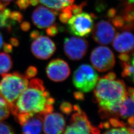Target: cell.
I'll return each instance as SVG.
<instances>
[{"label": "cell", "mask_w": 134, "mask_h": 134, "mask_svg": "<svg viewBox=\"0 0 134 134\" xmlns=\"http://www.w3.org/2000/svg\"><path fill=\"white\" fill-rule=\"evenodd\" d=\"M55 100L45 88L43 82L35 78L19 96L12 112L15 117L19 114L44 116L53 111Z\"/></svg>", "instance_id": "obj_1"}, {"label": "cell", "mask_w": 134, "mask_h": 134, "mask_svg": "<svg viewBox=\"0 0 134 134\" xmlns=\"http://www.w3.org/2000/svg\"><path fill=\"white\" fill-rule=\"evenodd\" d=\"M128 94L123 81L116 80L115 73L111 72L99 78L94 88V96L102 116L116 117L120 106Z\"/></svg>", "instance_id": "obj_2"}, {"label": "cell", "mask_w": 134, "mask_h": 134, "mask_svg": "<svg viewBox=\"0 0 134 134\" xmlns=\"http://www.w3.org/2000/svg\"><path fill=\"white\" fill-rule=\"evenodd\" d=\"M0 81V96L8 103L10 111L14 109L15 103L19 96L28 87L29 82L24 75L19 72L2 75Z\"/></svg>", "instance_id": "obj_3"}, {"label": "cell", "mask_w": 134, "mask_h": 134, "mask_svg": "<svg viewBox=\"0 0 134 134\" xmlns=\"http://www.w3.org/2000/svg\"><path fill=\"white\" fill-rule=\"evenodd\" d=\"M98 74L90 65L82 64L77 68L72 76V82L75 87L82 93L94 89L98 81Z\"/></svg>", "instance_id": "obj_4"}, {"label": "cell", "mask_w": 134, "mask_h": 134, "mask_svg": "<svg viewBox=\"0 0 134 134\" xmlns=\"http://www.w3.org/2000/svg\"><path fill=\"white\" fill-rule=\"evenodd\" d=\"M74 110L70 124L65 128L63 134H99V130L91 124L79 106H74Z\"/></svg>", "instance_id": "obj_5"}, {"label": "cell", "mask_w": 134, "mask_h": 134, "mask_svg": "<svg viewBox=\"0 0 134 134\" xmlns=\"http://www.w3.org/2000/svg\"><path fill=\"white\" fill-rule=\"evenodd\" d=\"M97 18L93 14L82 13L74 15L68 21V29L72 35L87 37L93 27V19Z\"/></svg>", "instance_id": "obj_6"}, {"label": "cell", "mask_w": 134, "mask_h": 134, "mask_svg": "<svg viewBox=\"0 0 134 134\" xmlns=\"http://www.w3.org/2000/svg\"><path fill=\"white\" fill-rule=\"evenodd\" d=\"M90 60L93 67L98 72L108 71L115 64L113 52L110 48L103 46H98L92 50Z\"/></svg>", "instance_id": "obj_7"}, {"label": "cell", "mask_w": 134, "mask_h": 134, "mask_svg": "<svg viewBox=\"0 0 134 134\" xmlns=\"http://www.w3.org/2000/svg\"><path fill=\"white\" fill-rule=\"evenodd\" d=\"M88 48L86 39L72 36L64 39V50L66 55L73 61L80 60L85 57Z\"/></svg>", "instance_id": "obj_8"}, {"label": "cell", "mask_w": 134, "mask_h": 134, "mask_svg": "<svg viewBox=\"0 0 134 134\" xmlns=\"http://www.w3.org/2000/svg\"><path fill=\"white\" fill-rule=\"evenodd\" d=\"M91 32L93 39L101 45H108L111 43L116 34L113 25L104 20L96 23Z\"/></svg>", "instance_id": "obj_9"}, {"label": "cell", "mask_w": 134, "mask_h": 134, "mask_svg": "<svg viewBox=\"0 0 134 134\" xmlns=\"http://www.w3.org/2000/svg\"><path fill=\"white\" fill-rule=\"evenodd\" d=\"M31 49L35 57L41 60H47L55 53L56 46L51 39L42 35L34 39Z\"/></svg>", "instance_id": "obj_10"}, {"label": "cell", "mask_w": 134, "mask_h": 134, "mask_svg": "<svg viewBox=\"0 0 134 134\" xmlns=\"http://www.w3.org/2000/svg\"><path fill=\"white\" fill-rule=\"evenodd\" d=\"M48 77L53 81L61 82L67 79L70 74V69L68 63L61 59H53L46 67Z\"/></svg>", "instance_id": "obj_11"}, {"label": "cell", "mask_w": 134, "mask_h": 134, "mask_svg": "<svg viewBox=\"0 0 134 134\" xmlns=\"http://www.w3.org/2000/svg\"><path fill=\"white\" fill-rule=\"evenodd\" d=\"M65 127V120L60 113L52 112L43 117V130L45 134H63Z\"/></svg>", "instance_id": "obj_12"}, {"label": "cell", "mask_w": 134, "mask_h": 134, "mask_svg": "<svg viewBox=\"0 0 134 134\" xmlns=\"http://www.w3.org/2000/svg\"><path fill=\"white\" fill-rule=\"evenodd\" d=\"M56 15L54 10L40 5L32 13V20L34 24L39 29H45L54 23Z\"/></svg>", "instance_id": "obj_13"}, {"label": "cell", "mask_w": 134, "mask_h": 134, "mask_svg": "<svg viewBox=\"0 0 134 134\" xmlns=\"http://www.w3.org/2000/svg\"><path fill=\"white\" fill-rule=\"evenodd\" d=\"M115 35L112 46L120 53H129L134 50V35L129 30H123Z\"/></svg>", "instance_id": "obj_14"}, {"label": "cell", "mask_w": 134, "mask_h": 134, "mask_svg": "<svg viewBox=\"0 0 134 134\" xmlns=\"http://www.w3.org/2000/svg\"><path fill=\"white\" fill-rule=\"evenodd\" d=\"M116 117L127 120L130 126H134V90L128 89V94L120 106Z\"/></svg>", "instance_id": "obj_15"}, {"label": "cell", "mask_w": 134, "mask_h": 134, "mask_svg": "<svg viewBox=\"0 0 134 134\" xmlns=\"http://www.w3.org/2000/svg\"><path fill=\"white\" fill-rule=\"evenodd\" d=\"M43 116H31L22 125L23 134H40L43 130Z\"/></svg>", "instance_id": "obj_16"}, {"label": "cell", "mask_w": 134, "mask_h": 134, "mask_svg": "<svg viewBox=\"0 0 134 134\" xmlns=\"http://www.w3.org/2000/svg\"><path fill=\"white\" fill-rule=\"evenodd\" d=\"M111 125L113 127L103 134H134V126L127 127L122 121L117 120Z\"/></svg>", "instance_id": "obj_17"}, {"label": "cell", "mask_w": 134, "mask_h": 134, "mask_svg": "<svg viewBox=\"0 0 134 134\" xmlns=\"http://www.w3.org/2000/svg\"><path fill=\"white\" fill-rule=\"evenodd\" d=\"M13 67L12 58L7 53H0V74L7 73Z\"/></svg>", "instance_id": "obj_18"}, {"label": "cell", "mask_w": 134, "mask_h": 134, "mask_svg": "<svg viewBox=\"0 0 134 134\" xmlns=\"http://www.w3.org/2000/svg\"><path fill=\"white\" fill-rule=\"evenodd\" d=\"M10 10L8 9H4L0 11V29L6 28L8 30H10L13 24L15 22L10 19Z\"/></svg>", "instance_id": "obj_19"}, {"label": "cell", "mask_w": 134, "mask_h": 134, "mask_svg": "<svg viewBox=\"0 0 134 134\" xmlns=\"http://www.w3.org/2000/svg\"><path fill=\"white\" fill-rule=\"evenodd\" d=\"M121 65L122 67V76L124 77H129L134 81V55L128 62H121Z\"/></svg>", "instance_id": "obj_20"}, {"label": "cell", "mask_w": 134, "mask_h": 134, "mask_svg": "<svg viewBox=\"0 0 134 134\" xmlns=\"http://www.w3.org/2000/svg\"><path fill=\"white\" fill-rule=\"evenodd\" d=\"M134 9L133 4H128L126 3L124 9L122 10L123 16L125 23L127 24H134Z\"/></svg>", "instance_id": "obj_21"}, {"label": "cell", "mask_w": 134, "mask_h": 134, "mask_svg": "<svg viewBox=\"0 0 134 134\" xmlns=\"http://www.w3.org/2000/svg\"><path fill=\"white\" fill-rule=\"evenodd\" d=\"M43 5L52 10L61 11L64 8L61 0H39Z\"/></svg>", "instance_id": "obj_22"}, {"label": "cell", "mask_w": 134, "mask_h": 134, "mask_svg": "<svg viewBox=\"0 0 134 134\" xmlns=\"http://www.w3.org/2000/svg\"><path fill=\"white\" fill-rule=\"evenodd\" d=\"M10 114V107L8 103L0 96V121L8 118Z\"/></svg>", "instance_id": "obj_23"}, {"label": "cell", "mask_w": 134, "mask_h": 134, "mask_svg": "<svg viewBox=\"0 0 134 134\" xmlns=\"http://www.w3.org/2000/svg\"><path fill=\"white\" fill-rule=\"evenodd\" d=\"M61 11L62 13L59 15V19L63 24H66L72 18V13L70 6L64 8Z\"/></svg>", "instance_id": "obj_24"}, {"label": "cell", "mask_w": 134, "mask_h": 134, "mask_svg": "<svg viewBox=\"0 0 134 134\" xmlns=\"http://www.w3.org/2000/svg\"><path fill=\"white\" fill-rule=\"evenodd\" d=\"M111 21L112 24L117 29H122L124 26L125 23L124 19L121 15H115L113 18L111 19Z\"/></svg>", "instance_id": "obj_25"}, {"label": "cell", "mask_w": 134, "mask_h": 134, "mask_svg": "<svg viewBox=\"0 0 134 134\" xmlns=\"http://www.w3.org/2000/svg\"><path fill=\"white\" fill-rule=\"evenodd\" d=\"M0 134H14V133L9 125L0 121Z\"/></svg>", "instance_id": "obj_26"}, {"label": "cell", "mask_w": 134, "mask_h": 134, "mask_svg": "<svg viewBox=\"0 0 134 134\" xmlns=\"http://www.w3.org/2000/svg\"><path fill=\"white\" fill-rule=\"evenodd\" d=\"M86 5V2H83L80 5H69L72 13L74 15L81 14L83 8Z\"/></svg>", "instance_id": "obj_27"}, {"label": "cell", "mask_w": 134, "mask_h": 134, "mask_svg": "<svg viewBox=\"0 0 134 134\" xmlns=\"http://www.w3.org/2000/svg\"><path fill=\"white\" fill-rule=\"evenodd\" d=\"M10 19L14 22L20 23L23 20V15L19 12L14 11L12 12L10 14Z\"/></svg>", "instance_id": "obj_28"}, {"label": "cell", "mask_w": 134, "mask_h": 134, "mask_svg": "<svg viewBox=\"0 0 134 134\" xmlns=\"http://www.w3.org/2000/svg\"><path fill=\"white\" fill-rule=\"evenodd\" d=\"M46 30L47 34L50 36H56L59 32V30L58 29L57 24H53L49 26Z\"/></svg>", "instance_id": "obj_29"}, {"label": "cell", "mask_w": 134, "mask_h": 134, "mask_svg": "<svg viewBox=\"0 0 134 134\" xmlns=\"http://www.w3.org/2000/svg\"><path fill=\"white\" fill-rule=\"evenodd\" d=\"M37 72V69L34 66H30L28 68V69L26 70L25 75V77L27 79L32 78L36 76Z\"/></svg>", "instance_id": "obj_30"}, {"label": "cell", "mask_w": 134, "mask_h": 134, "mask_svg": "<svg viewBox=\"0 0 134 134\" xmlns=\"http://www.w3.org/2000/svg\"><path fill=\"white\" fill-rule=\"evenodd\" d=\"M16 4L18 5L20 9L25 10L30 5L29 0H16Z\"/></svg>", "instance_id": "obj_31"}, {"label": "cell", "mask_w": 134, "mask_h": 134, "mask_svg": "<svg viewBox=\"0 0 134 134\" xmlns=\"http://www.w3.org/2000/svg\"><path fill=\"white\" fill-rule=\"evenodd\" d=\"M61 108V110L64 113L69 114L70 112H71L72 109V106L70 105V104L68 103L65 102L63 103Z\"/></svg>", "instance_id": "obj_32"}, {"label": "cell", "mask_w": 134, "mask_h": 134, "mask_svg": "<svg viewBox=\"0 0 134 134\" xmlns=\"http://www.w3.org/2000/svg\"><path fill=\"white\" fill-rule=\"evenodd\" d=\"M118 57L122 62H128L131 59V57L128 53H121L118 56Z\"/></svg>", "instance_id": "obj_33"}, {"label": "cell", "mask_w": 134, "mask_h": 134, "mask_svg": "<svg viewBox=\"0 0 134 134\" xmlns=\"http://www.w3.org/2000/svg\"><path fill=\"white\" fill-rule=\"evenodd\" d=\"M3 50L5 51V53L9 54V53H12L13 52V46L11 44L9 43H4L3 44Z\"/></svg>", "instance_id": "obj_34"}, {"label": "cell", "mask_w": 134, "mask_h": 134, "mask_svg": "<svg viewBox=\"0 0 134 134\" xmlns=\"http://www.w3.org/2000/svg\"><path fill=\"white\" fill-rule=\"evenodd\" d=\"M116 10L114 8H111L108 10L107 12L106 16L107 17L111 20L112 18H113L116 14Z\"/></svg>", "instance_id": "obj_35"}, {"label": "cell", "mask_w": 134, "mask_h": 134, "mask_svg": "<svg viewBox=\"0 0 134 134\" xmlns=\"http://www.w3.org/2000/svg\"><path fill=\"white\" fill-rule=\"evenodd\" d=\"M30 24L28 21H24L20 24V28L24 31H27L30 29Z\"/></svg>", "instance_id": "obj_36"}, {"label": "cell", "mask_w": 134, "mask_h": 134, "mask_svg": "<svg viewBox=\"0 0 134 134\" xmlns=\"http://www.w3.org/2000/svg\"><path fill=\"white\" fill-rule=\"evenodd\" d=\"M40 35V31L37 30H33L30 34V37L31 39L34 40L37 38Z\"/></svg>", "instance_id": "obj_37"}, {"label": "cell", "mask_w": 134, "mask_h": 134, "mask_svg": "<svg viewBox=\"0 0 134 134\" xmlns=\"http://www.w3.org/2000/svg\"><path fill=\"white\" fill-rule=\"evenodd\" d=\"M10 44L13 46L18 47L19 46V41L18 40V39L15 38L14 37H12L10 39Z\"/></svg>", "instance_id": "obj_38"}, {"label": "cell", "mask_w": 134, "mask_h": 134, "mask_svg": "<svg viewBox=\"0 0 134 134\" xmlns=\"http://www.w3.org/2000/svg\"><path fill=\"white\" fill-rule=\"evenodd\" d=\"M61 1L63 4L64 8L72 5L74 2V0H61Z\"/></svg>", "instance_id": "obj_39"}, {"label": "cell", "mask_w": 134, "mask_h": 134, "mask_svg": "<svg viewBox=\"0 0 134 134\" xmlns=\"http://www.w3.org/2000/svg\"><path fill=\"white\" fill-rule=\"evenodd\" d=\"M29 3H30V4L32 6L35 7L39 5L40 3V1L39 0H29Z\"/></svg>", "instance_id": "obj_40"}, {"label": "cell", "mask_w": 134, "mask_h": 134, "mask_svg": "<svg viewBox=\"0 0 134 134\" xmlns=\"http://www.w3.org/2000/svg\"><path fill=\"white\" fill-rule=\"evenodd\" d=\"M13 1V0H0V3L5 7V6L9 5L10 3Z\"/></svg>", "instance_id": "obj_41"}, {"label": "cell", "mask_w": 134, "mask_h": 134, "mask_svg": "<svg viewBox=\"0 0 134 134\" xmlns=\"http://www.w3.org/2000/svg\"><path fill=\"white\" fill-rule=\"evenodd\" d=\"M3 44V38L1 34H0V49L2 47Z\"/></svg>", "instance_id": "obj_42"}, {"label": "cell", "mask_w": 134, "mask_h": 134, "mask_svg": "<svg viewBox=\"0 0 134 134\" xmlns=\"http://www.w3.org/2000/svg\"><path fill=\"white\" fill-rule=\"evenodd\" d=\"M126 3L128 4H134V0H127Z\"/></svg>", "instance_id": "obj_43"}, {"label": "cell", "mask_w": 134, "mask_h": 134, "mask_svg": "<svg viewBox=\"0 0 134 134\" xmlns=\"http://www.w3.org/2000/svg\"><path fill=\"white\" fill-rule=\"evenodd\" d=\"M5 7L0 3V11L2 10H3L4 9H5Z\"/></svg>", "instance_id": "obj_44"}, {"label": "cell", "mask_w": 134, "mask_h": 134, "mask_svg": "<svg viewBox=\"0 0 134 134\" xmlns=\"http://www.w3.org/2000/svg\"><path fill=\"white\" fill-rule=\"evenodd\" d=\"M74 1H75V0H74Z\"/></svg>", "instance_id": "obj_45"}]
</instances>
